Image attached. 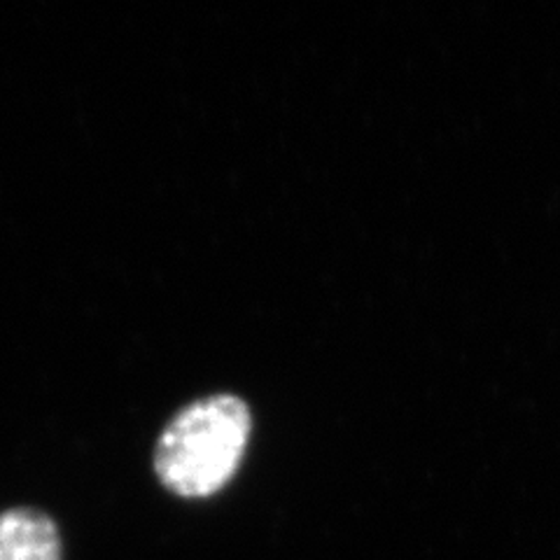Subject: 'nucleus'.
Returning a JSON list of instances; mask_svg holds the SVG:
<instances>
[{
	"label": "nucleus",
	"instance_id": "obj_1",
	"mask_svg": "<svg viewBox=\"0 0 560 560\" xmlns=\"http://www.w3.org/2000/svg\"><path fill=\"white\" fill-rule=\"evenodd\" d=\"M253 430L248 405L210 395L185 407L162 432L154 471L180 498H208L232 481Z\"/></svg>",
	"mask_w": 560,
	"mask_h": 560
},
{
	"label": "nucleus",
	"instance_id": "obj_2",
	"mask_svg": "<svg viewBox=\"0 0 560 560\" xmlns=\"http://www.w3.org/2000/svg\"><path fill=\"white\" fill-rule=\"evenodd\" d=\"M0 560H61L57 523L31 506L3 512L0 514Z\"/></svg>",
	"mask_w": 560,
	"mask_h": 560
}]
</instances>
